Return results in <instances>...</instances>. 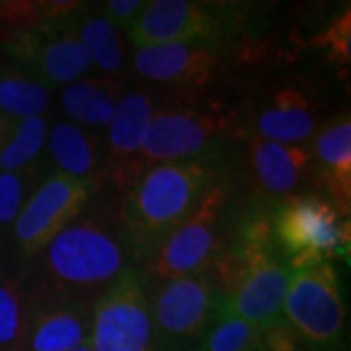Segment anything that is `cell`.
<instances>
[{
  "label": "cell",
  "instance_id": "1",
  "mask_svg": "<svg viewBox=\"0 0 351 351\" xmlns=\"http://www.w3.org/2000/svg\"><path fill=\"white\" fill-rule=\"evenodd\" d=\"M24 269L34 301L94 306L137 260L127 239L121 199L96 197Z\"/></svg>",
  "mask_w": 351,
  "mask_h": 351
},
{
  "label": "cell",
  "instance_id": "2",
  "mask_svg": "<svg viewBox=\"0 0 351 351\" xmlns=\"http://www.w3.org/2000/svg\"><path fill=\"white\" fill-rule=\"evenodd\" d=\"M221 158L156 164L121 199V219L137 265L188 217L203 191L223 174Z\"/></svg>",
  "mask_w": 351,
  "mask_h": 351
},
{
  "label": "cell",
  "instance_id": "3",
  "mask_svg": "<svg viewBox=\"0 0 351 351\" xmlns=\"http://www.w3.org/2000/svg\"><path fill=\"white\" fill-rule=\"evenodd\" d=\"M234 180L223 172L162 242L138 263L151 285L207 271L234 217Z\"/></svg>",
  "mask_w": 351,
  "mask_h": 351
},
{
  "label": "cell",
  "instance_id": "4",
  "mask_svg": "<svg viewBox=\"0 0 351 351\" xmlns=\"http://www.w3.org/2000/svg\"><path fill=\"white\" fill-rule=\"evenodd\" d=\"M248 4L201 0H152L129 27V39L138 47L195 45L219 49L250 27Z\"/></svg>",
  "mask_w": 351,
  "mask_h": 351
},
{
  "label": "cell",
  "instance_id": "5",
  "mask_svg": "<svg viewBox=\"0 0 351 351\" xmlns=\"http://www.w3.org/2000/svg\"><path fill=\"white\" fill-rule=\"evenodd\" d=\"M274 239L289 271L350 256V217L320 193H293L274 207Z\"/></svg>",
  "mask_w": 351,
  "mask_h": 351
},
{
  "label": "cell",
  "instance_id": "6",
  "mask_svg": "<svg viewBox=\"0 0 351 351\" xmlns=\"http://www.w3.org/2000/svg\"><path fill=\"white\" fill-rule=\"evenodd\" d=\"M232 131V119L219 108H199L186 101L160 104L138 152L137 180L156 164L221 158V147Z\"/></svg>",
  "mask_w": 351,
  "mask_h": 351
},
{
  "label": "cell",
  "instance_id": "7",
  "mask_svg": "<svg viewBox=\"0 0 351 351\" xmlns=\"http://www.w3.org/2000/svg\"><path fill=\"white\" fill-rule=\"evenodd\" d=\"M283 318L297 332L302 351H343L346 304L334 263L291 271Z\"/></svg>",
  "mask_w": 351,
  "mask_h": 351
},
{
  "label": "cell",
  "instance_id": "8",
  "mask_svg": "<svg viewBox=\"0 0 351 351\" xmlns=\"http://www.w3.org/2000/svg\"><path fill=\"white\" fill-rule=\"evenodd\" d=\"M221 302L223 297L207 271L151 285L156 350H193L217 318Z\"/></svg>",
  "mask_w": 351,
  "mask_h": 351
},
{
  "label": "cell",
  "instance_id": "9",
  "mask_svg": "<svg viewBox=\"0 0 351 351\" xmlns=\"http://www.w3.org/2000/svg\"><path fill=\"white\" fill-rule=\"evenodd\" d=\"M92 351H156L151 283L129 267L92 306Z\"/></svg>",
  "mask_w": 351,
  "mask_h": 351
},
{
  "label": "cell",
  "instance_id": "10",
  "mask_svg": "<svg viewBox=\"0 0 351 351\" xmlns=\"http://www.w3.org/2000/svg\"><path fill=\"white\" fill-rule=\"evenodd\" d=\"M96 188L75 178L51 172L27 199L12 226L16 250L29 262L71 225L94 199Z\"/></svg>",
  "mask_w": 351,
  "mask_h": 351
},
{
  "label": "cell",
  "instance_id": "11",
  "mask_svg": "<svg viewBox=\"0 0 351 351\" xmlns=\"http://www.w3.org/2000/svg\"><path fill=\"white\" fill-rule=\"evenodd\" d=\"M6 51L45 86H69L92 69V59L73 32L41 25L4 38Z\"/></svg>",
  "mask_w": 351,
  "mask_h": 351
},
{
  "label": "cell",
  "instance_id": "12",
  "mask_svg": "<svg viewBox=\"0 0 351 351\" xmlns=\"http://www.w3.org/2000/svg\"><path fill=\"white\" fill-rule=\"evenodd\" d=\"M158 106L156 94L147 88L125 90L117 101L108 125V143L104 145L106 160L101 182L112 188L117 199H123L137 182L135 164Z\"/></svg>",
  "mask_w": 351,
  "mask_h": 351
},
{
  "label": "cell",
  "instance_id": "13",
  "mask_svg": "<svg viewBox=\"0 0 351 351\" xmlns=\"http://www.w3.org/2000/svg\"><path fill=\"white\" fill-rule=\"evenodd\" d=\"M223 51L195 45H149L138 47L133 55V71L141 78L162 86H209L221 73Z\"/></svg>",
  "mask_w": 351,
  "mask_h": 351
},
{
  "label": "cell",
  "instance_id": "14",
  "mask_svg": "<svg viewBox=\"0 0 351 351\" xmlns=\"http://www.w3.org/2000/svg\"><path fill=\"white\" fill-rule=\"evenodd\" d=\"M287 262L281 252H269L248 265L246 277L230 299H223V308L237 314L254 328L274 324L283 318V301L289 287Z\"/></svg>",
  "mask_w": 351,
  "mask_h": 351
},
{
  "label": "cell",
  "instance_id": "15",
  "mask_svg": "<svg viewBox=\"0 0 351 351\" xmlns=\"http://www.w3.org/2000/svg\"><path fill=\"white\" fill-rule=\"evenodd\" d=\"M90 324L92 306L32 299L22 351H73L90 338Z\"/></svg>",
  "mask_w": 351,
  "mask_h": 351
},
{
  "label": "cell",
  "instance_id": "16",
  "mask_svg": "<svg viewBox=\"0 0 351 351\" xmlns=\"http://www.w3.org/2000/svg\"><path fill=\"white\" fill-rule=\"evenodd\" d=\"M313 154L301 145H281L258 135L248 138V166L260 199H285L311 170Z\"/></svg>",
  "mask_w": 351,
  "mask_h": 351
},
{
  "label": "cell",
  "instance_id": "17",
  "mask_svg": "<svg viewBox=\"0 0 351 351\" xmlns=\"http://www.w3.org/2000/svg\"><path fill=\"white\" fill-rule=\"evenodd\" d=\"M316 131L313 98L297 86H281L269 94L256 113V133L260 138L281 145H301Z\"/></svg>",
  "mask_w": 351,
  "mask_h": 351
},
{
  "label": "cell",
  "instance_id": "18",
  "mask_svg": "<svg viewBox=\"0 0 351 351\" xmlns=\"http://www.w3.org/2000/svg\"><path fill=\"white\" fill-rule=\"evenodd\" d=\"M313 160L326 189V197L343 217L351 209V119L339 115L314 138Z\"/></svg>",
  "mask_w": 351,
  "mask_h": 351
},
{
  "label": "cell",
  "instance_id": "19",
  "mask_svg": "<svg viewBox=\"0 0 351 351\" xmlns=\"http://www.w3.org/2000/svg\"><path fill=\"white\" fill-rule=\"evenodd\" d=\"M49 156L55 172L98 188L104 182L106 149L96 133L71 121H59L47 133Z\"/></svg>",
  "mask_w": 351,
  "mask_h": 351
},
{
  "label": "cell",
  "instance_id": "20",
  "mask_svg": "<svg viewBox=\"0 0 351 351\" xmlns=\"http://www.w3.org/2000/svg\"><path fill=\"white\" fill-rule=\"evenodd\" d=\"M63 27L73 32L78 41L88 51L92 64L100 69L104 78H112L125 82L127 73V49L125 41L121 38L119 29L113 27L101 12H94L92 8L78 10L75 16H71Z\"/></svg>",
  "mask_w": 351,
  "mask_h": 351
},
{
  "label": "cell",
  "instance_id": "21",
  "mask_svg": "<svg viewBox=\"0 0 351 351\" xmlns=\"http://www.w3.org/2000/svg\"><path fill=\"white\" fill-rule=\"evenodd\" d=\"M125 92L123 82L112 78H80L64 88L59 104L71 123L84 129L108 127L113 119L117 101Z\"/></svg>",
  "mask_w": 351,
  "mask_h": 351
},
{
  "label": "cell",
  "instance_id": "22",
  "mask_svg": "<svg viewBox=\"0 0 351 351\" xmlns=\"http://www.w3.org/2000/svg\"><path fill=\"white\" fill-rule=\"evenodd\" d=\"M49 106V90L38 78L14 66H0V113L12 121H22L43 117Z\"/></svg>",
  "mask_w": 351,
  "mask_h": 351
},
{
  "label": "cell",
  "instance_id": "23",
  "mask_svg": "<svg viewBox=\"0 0 351 351\" xmlns=\"http://www.w3.org/2000/svg\"><path fill=\"white\" fill-rule=\"evenodd\" d=\"M29 302L24 271L0 276V351H22Z\"/></svg>",
  "mask_w": 351,
  "mask_h": 351
},
{
  "label": "cell",
  "instance_id": "24",
  "mask_svg": "<svg viewBox=\"0 0 351 351\" xmlns=\"http://www.w3.org/2000/svg\"><path fill=\"white\" fill-rule=\"evenodd\" d=\"M47 133L49 125L45 117L16 121L10 137L0 149V172H16L38 162Z\"/></svg>",
  "mask_w": 351,
  "mask_h": 351
},
{
  "label": "cell",
  "instance_id": "25",
  "mask_svg": "<svg viewBox=\"0 0 351 351\" xmlns=\"http://www.w3.org/2000/svg\"><path fill=\"white\" fill-rule=\"evenodd\" d=\"M191 351H260V334L258 328L221 306L217 318Z\"/></svg>",
  "mask_w": 351,
  "mask_h": 351
},
{
  "label": "cell",
  "instance_id": "26",
  "mask_svg": "<svg viewBox=\"0 0 351 351\" xmlns=\"http://www.w3.org/2000/svg\"><path fill=\"white\" fill-rule=\"evenodd\" d=\"M45 180V166L36 162L16 172H0V230L16 223L27 199Z\"/></svg>",
  "mask_w": 351,
  "mask_h": 351
},
{
  "label": "cell",
  "instance_id": "27",
  "mask_svg": "<svg viewBox=\"0 0 351 351\" xmlns=\"http://www.w3.org/2000/svg\"><path fill=\"white\" fill-rule=\"evenodd\" d=\"M316 47L328 53V59L341 71L350 69L351 61V10L336 16L324 32H320L313 39Z\"/></svg>",
  "mask_w": 351,
  "mask_h": 351
},
{
  "label": "cell",
  "instance_id": "28",
  "mask_svg": "<svg viewBox=\"0 0 351 351\" xmlns=\"http://www.w3.org/2000/svg\"><path fill=\"white\" fill-rule=\"evenodd\" d=\"M260 351H302L301 339L285 318L258 330Z\"/></svg>",
  "mask_w": 351,
  "mask_h": 351
},
{
  "label": "cell",
  "instance_id": "29",
  "mask_svg": "<svg viewBox=\"0 0 351 351\" xmlns=\"http://www.w3.org/2000/svg\"><path fill=\"white\" fill-rule=\"evenodd\" d=\"M147 0H110L104 2L101 16L117 29H129L133 22L138 18V14L145 10Z\"/></svg>",
  "mask_w": 351,
  "mask_h": 351
},
{
  "label": "cell",
  "instance_id": "30",
  "mask_svg": "<svg viewBox=\"0 0 351 351\" xmlns=\"http://www.w3.org/2000/svg\"><path fill=\"white\" fill-rule=\"evenodd\" d=\"M14 125H16V121H12L10 117H6L4 113H0V149L6 143V138L10 137Z\"/></svg>",
  "mask_w": 351,
  "mask_h": 351
},
{
  "label": "cell",
  "instance_id": "31",
  "mask_svg": "<svg viewBox=\"0 0 351 351\" xmlns=\"http://www.w3.org/2000/svg\"><path fill=\"white\" fill-rule=\"evenodd\" d=\"M73 351H92V346H90V338H88L84 343H80L78 348H75Z\"/></svg>",
  "mask_w": 351,
  "mask_h": 351
},
{
  "label": "cell",
  "instance_id": "32",
  "mask_svg": "<svg viewBox=\"0 0 351 351\" xmlns=\"http://www.w3.org/2000/svg\"><path fill=\"white\" fill-rule=\"evenodd\" d=\"M4 38H6V34H4V29L0 27V41H4Z\"/></svg>",
  "mask_w": 351,
  "mask_h": 351
},
{
  "label": "cell",
  "instance_id": "33",
  "mask_svg": "<svg viewBox=\"0 0 351 351\" xmlns=\"http://www.w3.org/2000/svg\"><path fill=\"white\" fill-rule=\"evenodd\" d=\"M0 262H2V240H0Z\"/></svg>",
  "mask_w": 351,
  "mask_h": 351
}]
</instances>
